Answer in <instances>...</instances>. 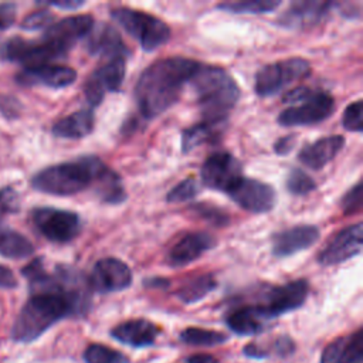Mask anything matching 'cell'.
Segmentation results:
<instances>
[{"mask_svg": "<svg viewBox=\"0 0 363 363\" xmlns=\"http://www.w3.org/2000/svg\"><path fill=\"white\" fill-rule=\"evenodd\" d=\"M362 233L363 227L362 223H356L347 225L342 231H339L330 242L325 245V248L318 255V262L320 265L329 267L345 262L362 251Z\"/></svg>", "mask_w": 363, "mask_h": 363, "instance_id": "obj_16", "label": "cell"}, {"mask_svg": "<svg viewBox=\"0 0 363 363\" xmlns=\"http://www.w3.org/2000/svg\"><path fill=\"white\" fill-rule=\"evenodd\" d=\"M145 285H147V286H166V285H169V281L162 279V278H155V279L145 281Z\"/></svg>", "mask_w": 363, "mask_h": 363, "instance_id": "obj_49", "label": "cell"}, {"mask_svg": "<svg viewBox=\"0 0 363 363\" xmlns=\"http://www.w3.org/2000/svg\"><path fill=\"white\" fill-rule=\"evenodd\" d=\"M281 6L279 0H244V1H224L217 7L234 14H264L271 13Z\"/></svg>", "mask_w": 363, "mask_h": 363, "instance_id": "obj_33", "label": "cell"}, {"mask_svg": "<svg viewBox=\"0 0 363 363\" xmlns=\"http://www.w3.org/2000/svg\"><path fill=\"white\" fill-rule=\"evenodd\" d=\"M345 138L342 135L325 136L313 143L305 145L298 153V159L306 167L312 170H320L336 157V155L342 150Z\"/></svg>", "mask_w": 363, "mask_h": 363, "instance_id": "obj_23", "label": "cell"}, {"mask_svg": "<svg viewBox=\"0 0 363 363\" xmlns=\"http://www.w3.org/2000/svg\"><path fill=\"white\" fill-rule=\"evenodd\" d=\"M44 4L58 7V9H64V10H75V9L82 7L85 3L84 1H77V0H62V1H45Z\"/></svg>", "mask_w": 363, "mask_h": 363, "instance_id": "obj_47", "label": "cell"}, {"mask_svg": "<svg viewBox=\"0 0 363 363\" xmlns=\"http://www.w3.org/2000/svg\"><path fill=\"white\" fill-rule=\"evenodd\" d=\"M225 194L241 208L255 214L268 213L274 208L277 201L275 190L269 184L244 176H241Z\"/></svg>", "mask_w": 363, "mask_h": 363, "instance_id": "obj_10", "label": "cell"}, {"mask_svg": "<svg viewBox=\"0 0 363 363\" xmlns=\"http://www.w3.org/2000/svg\"><path fill=\"white\" fill-rule=\"evenodd\" d=\"M125 67V57H115L89 75L84 85V94L91 108L98 106L106 92L119 91L126 71Z\"/></svg>", "mask_w": 363, "mask_h": 363, "instance_id": "obj_11", "label": "cell"}, {"mask_svg": "<svg viewBox=\"0 0 363 363\" xmlns=\"http://www.w3.org/2000/svg\"><path fill=\"white\" fill-rule=\"evenodd\" d=\"M286 189L296 196L309 194L316 189L315 180L301 169H292L286 177Z\"/></svg>", "mask_w": 363, "mask_h": 363, "instance_id": "obj_35", "label": "cell"}, {"mask_svg": "<svg viewBox=\"0 0 363 363\" xmlns=\"http://www.w3.org/2000/svg\"><path fill=\"white\" fill-rule=\"evenodd\" d=\"M311 74V65L305 58L292 57L268 64L258 69L255 75V92L259 96L278 94L286 85L302 79Z\"/></svg>", "mask_w": 363, "mask_h": 363, "instance_id": "obj_6", "label": "cell"}, {"mask_svg": "<svg viewBox=\"0 0 363 363\" xmlns=\"http://www.w3.org/2000/svg\"><path fill=\"white\" fill-rule=\"evenodd\" d=\"M190 84L204 121L225 122L228 112L240 98V88L234 78L220 67L200 64Z\"/></svg>", "mask_w": 363, "mask_h": 363, "instance_id": "obj_2", "label": "cell"}, {"mask_svg": "<svg viewBox=\"0 0 363 363\" xmlns=\"http://www.w3.org/2000/svg\"><path fill=\"white\" fill-rule=\"evenodd\" d=\"M363 102L357 99L356 102H352L347 105V108L343 112L342 125L346 130L350 132H362L363 130Z\"/></svg>", "mask_w": 363, "mask_h": 363, "instance_id": "obj_38", "label": "cell"}, {"mask_svg": "<svg viewBox=\"0 0 363 363\" xmlns=\"http://www.w3.org/2000/svg\"><path fill=\"white\" fill-rule=\"evenodd\" d=\"M111 17L130 34L145 51H155L170 38L169 26L149 13L129 7H118L111 11Z\"/></svg>", "mask_w": 363, "mask_h": 363, "instance_id": "obj_5", "label": "cell"}, {"mask_svg": "<svg viewBox=\"0 0 363 363\" xmlns=\"http://www.w3.org/2000/svg\"><path fill=\"white\" fill-rule=\"evenodd\" d=\"M295 142H296V139H295L294 135L279 138L274 145V150H275L277 155H286L294 149Z\"/></svg>", "mask_w": 363, "mask_h": 363, "instance_id": "obj_46", "label": "cell"}, {"mask_svg": "<svg viewBox=\"0 0 363 363\" xmlns=\"http://www.w3.org/2000/svg\"><path fill=\"white\" fill-rule=\"evenodd\" d=\"M294 352L295 343L286 335L277 336L269 342H250L242 349V353L251 359H268L271 356L288 357Z\"/></svg>", "mask_w": 363, "mask_h": 363, "instance_id": "obj_28", "label": "cell"}, {"mask_svg": "<svg viewBox=\"0 0 363 363\" xmlns=\"http://www.w3.org/2000/svg\"><path fill=\"white\" fill-rule=\"evenodd\" d=\"M199 193L197 183L193 179H186L177 183L166 196L167 203H184L194 199Z\"/></svg>", "mask_w": 363, "mask_h": 363, "instance_id": "obj_37", "label": "cell"}, {"mask_svg": "<svg viewBox=\"0 0 363 363\" xmlns=\"http://www.w3.org/2000/svg\"><path fill=\"white\" fill-rule=\"evenodd\" d=\"M200 176L206 187L227 193L242 176L241 163L228 152H216L201 164Z\"/></svg>", "mask_w": 363, "mask_h": 363, "instance_id": "obj_13", "label": "cell"}, {"mask_svg": "<svg viewBox=\"0 0 363 363\" xmlns=\"http://www.w3.org/2000/svg\"><path fill=\"white\" fill-rule=\"evenodd\" d=\"M269 320L271 319L264 313L258 303L240 306L225 316L227 328L240 336L258 335L264 332L268 328Z\"/></svg>", "mask_w": 363, "mask_h": 363, "instance_id": "obj_24", "label": "cell"}, {"mask_svg": "<svg viewBox=\"0 0 363 363\" xmlns=\"http://www.w3.org/2000/svg\"><path fill=\"white\" fill-rule=\"evenodd\" d=\"M0 111L7 118H16L18 115V101L13 96H1Z\"/></svg>", "mask_w": 363, "mask_h": 363, "instance_id": "obj_44", "label": "cell"}, {"mask_svg": "<svg viewBox=\"0 0 363 363\" xmlns=\"http://www.w3.org/2000/svg\"><path fill=\"white\" fill-rule=\"evenodd\" d=\"M94 28V18L89 14H77L65 17L48 26L41 40L68 52L77 41L86 37Z\"/></svg>", "mask_w": 363, "mask_h": 363, "instance_id": "obj_15", "label": "cell"}, {"mask_svg": "<svg viewBox=\"0 0 363 363\" xmlns=\"http://www.w3.org/2000/svg\"><path fill=\"white\" fill-rule=\"evenodd\" d=\"M160 329L147 319H129L111 329V336L130 347H147L155 345Z\"/></svg>", "mask_w": 363, "mask_h": 363, "instance_id": "obj_21", "label": "cell"}, {"mask_svg": "<svg viewBox=\"0 0 363 363\" xmlns=\"http://www.w3.org/2000/svg\"><path fill=\"white\" fill-rule=\"evenodd\" d=\"M17 6L14 3H0V31L10 28L16 21Z\"/></svg>", "mask_w": 363, "mask_h": 363, "instance_id": "obj_42", "label": "cell"}, {"mask_svg": "<svg viewBox=\"0 0 363 363\" xmlns=\"http://www.w3.org/2000/svg\"><path fill=\"white\" fill-rule=\"evenodd\" d=\"M333 6H335L333 1H318V0L294 1L279 16L277 24L289 30L309 28L320 23Z\"/></svg>", "mask_w": 363, "mask_h": 363, "instance_id": "obj_18", "label": "cell"}, {"mask_svg": "<svg viewBox=\"0 0 363 363\" xmlns=\"http://www.w3.org/2000/svg\"><path fill=\"white\" fill-rule=\"evenodd\" d=\"M335 111V99L323 91L312 94L298 105H292L278 115V123L282 126H308L328 119Z\"/></svg>", "mask_w": 363, "mask_h": 363, "instance_id": "obj_9", "label": "cell"}, {"mask_svg": "<svg viewBox=\"0 0 363 363\" xmlns=\"http://www.w3.org/2000/svg\"><path fill=\"white\" fill-rule=\"evenodd\" d=\"M52 20H54V16L48 9L35 10V11H33L28 16L24 17V20L21 21V28L27 30V31L38 30V28L51 26Z\"/></svg>", "mask_w": 363, "mask_h": 363, "instance_id": "obj_39", "label": "cell"}, {"mask_svg": "<svg viewBox=\"0 0 363 363\" xmlns=\"http://www.w3.org/2000/svg\"><path fill=\"white\" fill-rule=\"evenodd\" d=\"M200 67V62L184 57L162 58L150 64L140 74L135 85V98L139 112L147 118H156L173 106L183 86Z\"/></svg>", "mask_w": 363, "mask_h": 363, "instance_id": "obj_1", "label": "cell"}, {"mask_svg": "<svg viewBox=\"0 0 363 363\" xmlns=\"http://www.w3.org/2000/svg\"><path fill=\"white\" fill-rule=\"evenodd\" d=\"M312 91H313V89L309 88V86H298V88H295V89L288 91V92L284 95L282 101L286 102V104L302 102L303 99H306V98L312 94Z\"/></svg>", "mask_w": 363, "mask_h": 363, "instance_id": "obj_43", "label": "cell"}, {"mask_svg": "<svg viewBox=\"0 0 363 363\" xmlns=\"http://www.w3.org/2000/svg\"><path fill=\"white\" fill-rule=\"evenodd\" d=\"M77 79V71L71 67L44 64L37 67H24L16 74V82L23 86H47L52 89H61Z\"/></svg>", "mask_w": 363, "mask_h": 363, "instance_id": "obj_17", "label": "cell"}, {"mask_svg": "<svg viewBox=\"0 0 363 363\" xmlns=\"http://www.w3.org/2000/svg\"><path fill=\"white\" fill-rule=\"evenodd\" d=\"M217 244L214 235L206 231H193L184 234L166 254V262L173 268H180L191 264L204 252Z\"/></svg>", "mask_w": 363, "mask_h": 363, "instance_id": "obj_19", "label": "cell"}, {"mask_svg": "<svg viewBox=\"0 0 363 363\" xmlns=\"http://www.w3.org/2000/svg\"><path fill=\"white\" fill-rule=\"evenodd\" d=\"M340 206L345 214L356 213L362 207V182H357L340 200Z\"/></svg>", "mask_w": 363, "mask_h": 363, "instance_id": "obj_40", "label": "cell"}, {"mask_svg": "<svg viewBox=\"0 0 363 363\" xmlns=\"http://www.w3.org/2000/svg\"><path fill=\"white\" fill-rule=\"evenodd\" d=\"M320 235L316 225L302 224L282 230L272 235V254L277 258H286L312 247Z\"/></svg>", "mask_w": 363, "mask_h": 363, "instance_id": "obj_20", "label": "cell"}, {"mask_svg": "<svg viewBox=\"0 0 363 363\" xmlns=\"http://www.w3.org/2000/svg\"><path fill=\"white\" fill-rule=\"evenodd\" d=\"M95 116L92 109H81L67 115L52 125V135L62 139H81L94 130Z\"/></svg>", "mask_w": 363, "mask_h": 363, "instance_id": "obj_27", "label": "cell"}, {"mask_svg": "<svg viewBox=\"0 0 363 363\" xmlns=\"http://www.w3.org/2000/svg\"><path fill=\"white\" fill-rule=\"evenodd\" d=\"M186 363H218V360L214 356H211V354L197 353V354L189 356L186 359Z\"/></svg>", "mask_w": 363, "mask_h": 363, "instance_id": "obj_48", "label": "cell"}, {"mask_svg": "<svg viewBox=\"0 0 363 363\" xmlns=\"http://www.w3.org/2000/svg\"><path fill=\"white\" fill-rule=\"evenodd\" d=\"M363 359V330L339 336L322 352L319 363H362Z\"/></svg>", "mask_w": 363, "mask_h": 363, "instance_id": "obj_22", "label": "cell"}, {"mask_svg": "<svg viewBox=\"0 0 363 363\" xmlns=\"http://www.w3.org/2000/svg\"><path fill=\"white\" fill-rule=\"evenodd\" d=\"M132 271L118 258H102L92 267L88 284L91 291L99 294L121 292L130 286Z\"/></svg>", "mask_w": 363, "mask_h": 363, "instance_id": "obj_14", "label": "cell"}, {"mask_svg": "<svg viewBox=\"0 0 363 363\" xmlns=\"http://www.w3.org/2000/svg\"><path fill=\"white\" fill-rule=\"evenodd\" d=\"M18 285V281L14 272L4 265H0V288L3 289H13Z\"/></svg>", "mask_w": 363, "mask_h": 363, "instance_id": "obj_45", "label": "cell"}, {"mask_svg": "<svg viewBox=\"0 0 363 363\" xmlns=\"http://www.w3.org/2000/svg\"><path fill=\"white\" fill-rule=\"evenodd\" d=\"M99 160L96 156H84L75 162L48 166L31 177V187L51 196H74L92 186Z\"/></svg>", "mask_w": 363, "mask_h": 363, "instance_id": "obj_4", "label": "cell"}, {"mask_svg": "<svg viewBox=\"0 0 363 363\" xmlns=\"http://www.w3.org/2000/svg\"><path fill=\"white\" fill-rule=\"evenodd\" d=\"M217 288V281L213 274H201L190 281H187L184 285H182L176 291V296L186 305L196 303L206 298L211 291Z\"/></svg>", "mask_w": 363, "mask_h": 363, "instance_id": "obj_30", "label": "cell"}, {"mask_svg": "<svg viewBox=\"0 0 363 363\" xmlns=\"http://www.w3.org/2000/svg\"><path fill=\"white\" fill-rule=\"evenodd\" d=\"M309 292V285L305 279L291 281L284 285L271 286L264 295V302L258 303L264 313L272 320L284 313L301 308Z\"/></svg>", "mask_w": 363, "mask_h": 363, "instance_id": "obj_12", "label": "cell"}, {"mask_svg": "<svg viewBox=\"0 0 363 363\" xmlns=\"http://www.w3.org/2000/svg\"><path fill=\"white\" fill-rule=\"evenodd\" d=\"M31 220L41 235L58 244L72 241L82 225L77 213L54 207H35L31 211Z\"/></svg>", "mask_w": 363, "mask_h": 363, "instance_id": "obj_7", "label": "cell"}, {"mask_svg": "<svg viewBox=\"0 0 363 363\" xmlns=\"http://www.w3.org/2000/svg\"><path fill=\"white\" fill-rule=\"evenodd\" d=\"M190 211L206 220L207 223L213 224V225H217V227H224L228 224V214H225L221 208L218 207H214L211 204H207V203H197L196 206H191L190 207Z\"/></svg>", "mask_w": 363, "mask_h": 363, "instance_id": "obj_36", "label": "cell"}, {"mask_svg": "<svg viewBox=\"0 0 363 363\" xmlns=\"http://www.w3.org/2000/svg\"><path fill=\"white\" fill-rule=\"evenodd\" d=\"M67 316H74V311L64 295L33 294L13 323L11 339L20 343L34 342L54 323Z\"/></svg>", "mask_w": 363, "mask_h": 363, "instance_id": "obj_3", "label": "cell"}, {"mask_svg": "<svg viewBox=\"0 0 363 363\" xmlns=\"http://www.w3.org/2000/svg\"><path fill=\"white\" fill-rule=\"evenodd\" d=\"M65 55L67 52L44 40L30 41L21 37H13L0 44V57L3 60L20 62L26 67L50 64L51 61L64 58Z\"/></svg>", "mask_w": 363, "mask_h": 363, "instance_id": "obj_8", "label": "cell"}, {"mask_svg": "<svg viewBox=\"0 0 363 363\" xmlns=\"http://www.w3.org/2000/svg\"><path fill=\"white\" fill-rule=\"evenodd\" d=\"M34 252L31 241L16 230L0 224V255L10 259H23Z\"/></svg>", "mask_w": 363, "mask_h": 363, "instance_id": "obj_29", "label": "cell"}, {"mask_svg": "<svg viewBox=\"0 0 363 363\" xmlns=\"http://www.w3.org/2000/svg\"><path fill=\"white\" fill-rule=\"evenodd\" d=\"M224 122H208L203 121L194 126H190L182 132V152L189 153L199 145L216 139L220 133V128Z\"/></svg>", "mask_w": 363, "mask_h": 363, "instance_id": "obj_31", "label": "cell"}, {"mask_svg": "<svg viewBox=\"0 0 363 363\" xmlns=\"http://www.w3.org/2000/svg\"><path fill=\"white\" fill-rule=\"evenodd\" d=\"M86 48L92 55H101L108 58L123 57L128 51L119 33L109 24H101L88 34Z\"/></svg>", "mask_w": 363, "mask_h": 363, "instance_id": "obj_25", "label": "cell"}, {"mask_svg": "<svg viewBox=\"0 0 363 363\" xmlns=\"http://www.w3.org/2000/svg\"><path fill=\"white\" fill-rule=\"evenodd\" d=\"M20 208L18 194L13 187H4L0 190V216L17 213Z\"/></svg>", "mask_w": 363, "mask_h": 363, "instance_id": "obj_41", "label": "cell"}, {"mask_svg": "<svg viewBox=\"0 0 363 363\" xmlns=\"http://www.w3.org/2000/svg\"><path fill=\"white\" fill-rule=\"evenodd\" d=\"M92 187L99 200L104 203L121 204L126 199V191L119 174L109 169L102 160H99L96 164Z\"/></svg>", "mask_w": 363, "mask_h": 363, "instance_id": "obj_26", "label": "cell"}, {"mask_svg": "<svg viewBox=\"0 0 363 363\" xmlns=\"http://www.w3.org/2000/svg\"><path fill=\"white\" fill-rule=\"evenodd\" d=\"M85 363H129L128 357L106 345L91 343L84 352Z\"/></svg>", "mask_w": 363, "mask_h": 363, "instance_id": "obj_34", "label": "cell"}, {"mask_svg": "<svg viewBox=\"0 0 363 363\" xmlns=\"http://www.w3.org/2000/svg\"><path fill=\"white\" fill-rule=\"evenodd\" d=\"M180 340L183 343L191 345V346H217L221 343H225L228 340V336L223 332L217 330H210V329H203V328H186L180 332Z\"/></svg>", "mask_w": 363, "mask_h": 363, "instance_id": "obj_32", "label": "cell"}]
</instances>
